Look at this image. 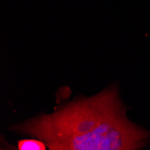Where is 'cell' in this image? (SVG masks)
Returning a JSON list of instances; mask_svg holds the SVG:
<instances>
[{
    "label": "cell",
    "instance_id": "cell-2",
    "mask_svg": "<svg viewBox=\"0 0 150 150\" xmlns=\"http://www.w3.org/2000/svg\"><path fill=\"white\" fill-rule=\"evenodd\" d=\"M149 139L150 131L131 123L124 109L86 134L55 140L47 146L51 150H134L144 147Z\"/></svg>",
    "mask_w": 150,
    "mask_h": 150
},
{
    "label": "cell",
    "instance_id": "cell-1",
    "mask_svg": "<svg viewBox=\"0 0 150 150\" xmlns=\"http://www.w3.org/2000/svg\"><path fill=\"white\" fill-rule=\"evenodd\" d=\"M116 87L112 86L87 99L76 100L50 115H40L13 129L52 141L86 134L118 112L124 110Z\"/></svg>",
    "mask_w": 150,
    "mask_h": 150
},
{
    "label": "cell",
    "instance_id": "cell-3",
    "mask_svg": "<svg viewBox=\"0 0 150 150\" xmlns=\"http://www.w3.org/2000/svg\"><path fill=\"white\" fill-rule=\"evenodd\" d=\"M17 148L19 150H45L47 144L43 140L37 139H22L17 143Z\"/></svg>",
    "mask_w": 150,
    "mask_h": 150
}]
</instances>
